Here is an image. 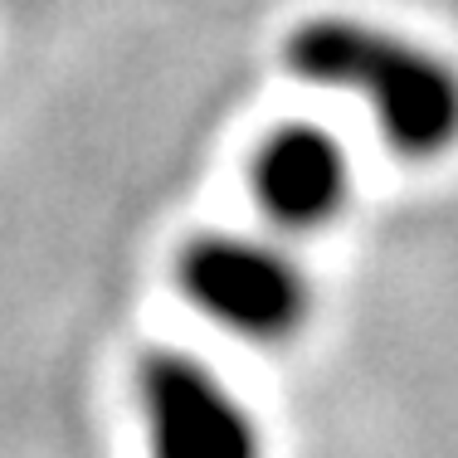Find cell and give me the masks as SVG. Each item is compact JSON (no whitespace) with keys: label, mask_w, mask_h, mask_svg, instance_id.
<instances>
[{"label":"cell","mask_w":458,"mask_h":458,"mask_svg":"<svg viewBox=\"0 0 458 458\" xmlns=\"http://www.w3.org/2000/svg\"><path fill=\"white\" fill-rule=\"evenodd\" d=\"M181 288L210 322L249 342H283L312 312L308 274L283 249L239 234L195 239L181 254Z\"/></svg>","instance_id":"2"},{"label":"cell","mask_w":458,"mask_h":458,"mask_svg":"<svg viewBox=\"0 0 458 458\" xmlns=\"http://www.w3.org/2000/svg\"><path fill=\"white\" fill-rule=\"evenodd\" d=\"M151 458H264L254 414L205 361L151 352L137 370Z\"/></svg>","instance_id":"3"},{"label":"cell","mask_w":458,"mask_h":458,"mask_svg":"<svg viewBox=\"0 0 458 458\" xmlns=\"http://www.w3.org/2000/svg\"><path fill=\"white\" fill-rule=\"evenodd\" d=\"M288 69L342 89L376 113L400 157H439L458 141V73L439 54L361 20H308L288 35Z\"/></svg>","instance_id":"1"},{"label":"cell","mask_w":458,"mask_h":458,"mask_svg":"<svg viewBox=\"0 0 458 458\" xmlns=\"http://www.w3.org/2000/svg\"><path fill=\"white\" fill-rule=\"evenodd\" d=\"M254 191L264 215L283 229H318L332 225L346 205L352 176H346V151L322 127H283L264 141L254 161Z\"/></svg>","instance_id":"4"}]
</instances>
